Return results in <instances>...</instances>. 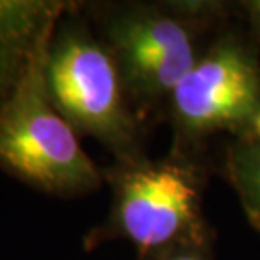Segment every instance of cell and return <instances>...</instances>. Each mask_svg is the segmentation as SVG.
<instances>
[{"label":"cell","instance_id":"cell-5","mask_svg":"<svg viewBox=\"0 0 260 260\" xmlns=\"http://www.w3.org/2000/svg\"><path fill=\"white\" fill-rule=\"evenodd\" d=\"M113 38L130 78L150 96L173 95L198 61L189 30L164 14L128 17Z\"/></svg>","mask_w":260,"mask_h":260},{"label":"cell","instance_id":"cell-6","mask_svg":"<svg viewBox=\"0 0 260 260\" xmlns=\"http://www.w3.org/2000/svg\"><path fill=\"white\" fill-rule=\"evenodd\" d=\"M226 173L248 220L260 232V137L233 145L226 157Z\"/></svg>","mask_w":260,"mask_h":260},{"label":"cell","instance_id":"cell-7","mask_svg":"<svg viewBox=\"0 0 260 260\" xmlns=\"http://www.w3.org/2000/svg\"><path fill=\"white\" fill-rule=\"evenodd\" d=\"M247 10L250 14V20L253 24V27L260 36V0H255V2H248L247 4Z\"/></svg>","mask_w":260,"mask_h":260},{"label":"cell","instance_id":"cell-3","mask_svg":"<svg viewBox=\"0 0 260 260\" xmlns=\"http://www.w3.org/2000/svg\"><path fill=\"white\" fill-rule=\"evenodd\" d=\"M49 98L71 127L112 145H125L132 120L123 103L113 59L96 43L68 36L46 61Z\"/></svg>","mask_w":260,"mask_h":260},{"label":"cell","instance_id":"cell-8","mask_svg":"<svg viewBox=\"0 0 260 260\" xmlns=\"http://www.w3.org/2000/svg\"><path fill=\"white\" fill-rule=\"evenodd\" d=\"M166 260H205L200 253L193 248H188V250H176L173 255H169Z\"/></svg>","mask_w":260,"mask_h":260},{"label":"cell","instance_id":"cell-1","mask_svg":"<svg viewBox=\"0 0 260 260\" xmlns=\"http://www.w3.org/2000/svg\"><path fill=\"white\" fill-rule=\"evenodd\" d=\"M43 30L12 96L0 108V162L24 178L58 193H78L100 183L71 125L56 110L46 85Z\"/></svg>","mask_w":260,"mask_h":260},{"label":"cell","instance_id":"cell-4","mask_svg":"<svg viewBox=\"0 0 260 260\" xmlns=\"http://www.w3.org/2000/svg\"><path fill=\"white\" fill-rule=\"evenodd\" d=\"M118 223L135 245L154 250L193 243L200 226V188L179 162L139 166L118 186Z\"/></svg>","mask_w":260,"mask_h":260},{"label":"cell","instance_id":"cell-2","mask_svg":"<svg viewBox=\"0 0 260 260\" xmlns=\"http://www.w3.org/2000/svg\"><path fill=\"white\" fill-rule=\"evenodd\" d=\"M171 98L179 127L191 135L232 132L238 140L260 137V68L233 41L198 59Z\"/></svg>","mask_w":260,"mask_h":260}]
</instances>
